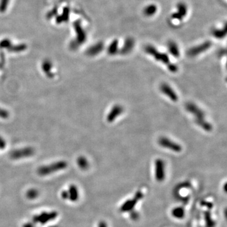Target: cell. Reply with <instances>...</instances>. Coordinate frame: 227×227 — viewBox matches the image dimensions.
<instances>
[{
    "label": "cell",
    "mask_w": 227,
    "mask_h": 227,
    "mask_svg": "<svg viewBox=\"0 0 227 227\" xmlns=\"http://www.w3.org/2000/svg\"><path fill=\"white\" fill-rule=\"evenodd\" d=\"M123 110H124V109L122 106L119 105H114L112 107V109L110 111L108 115H107V121H108V122H113L119 115L121 114L123 112Z\"/></svg>",
    "instance_id": "7"
},
{
    "label": "cell",
    "mask_w": 227,
    "mask_h": 227,
    "mask_svg": "<svg viewBox=\"0 0 227 227\" xmlns=\"http://www.w3.org/2000/svg\"><path fill=\"white\" fill-rule=\"evenodd\" d=\"M69 10L68 8H64L63 13L61 15L58 16L56 18V22L57 23H61L62 22H67L69 19Z\"/></svg>",
    "instance_id": "12"
},
{
    "label": "cell",
    "mask_w": 227,
    "mask_h": 227,
    "mask_svg": "<svg viewBox=\"0 0 227 227\" xmlns=\"http://www.w3.org/2000/svg\"><path fill=\"white\" fill-rule=\"evenodd\" d=\"M167 67L169 71L172 73H175L178 70V66L175 64L173 63H168L167 65Z\"/></svg>",
    "instance_id": "20"
},
{
    "label": "cell",
    "mask_w": 227,
    "mask_h": 227,
    "mask_svg": "<svg viewBox=\"0 0 227 227\" xmlns=\"http://www.w3.org/2000/svg\"><path fill=\"white\" fill-rule=\"evenodd\" d=\"M74 28H75V30L77 35L76 42L81 44L83 43L85 40L86 35L85 31L83 30V28H82L80 22L79 21H76L75 22V23H74Z\"/></svg>",
    "instance_id": "8"
},
{
    "label": "cell",
    "mask_w": 227,
    "mask_h": 227,
    "mask_svg": "<svg viewBox=\"0 0 227 227\" xmlns=\"http://www.w3.org/2000/svg\"><path fill=\"white\" fill-rule=\"evenodd\" d=\"M117 42L115 41L112 44H110V47L109 48V53L110 54H114L117 51Z\"/></svg>",
    "instance_id": "19"
},
{
    "label": "cell",
    "mask_w": 227,
    "mask_h": 227,
    "mask_svg": "<svg viewBox=\"0 0 227 227\" xmlns=\"http://www.w3.org/2000/svg\"><path fill=\"white\" fill-rule=\"evenodd\" d=\"M210 46V43L209 42H206L203 44V45H200L199 47H196L194 48H192L191 49H190L188 52V54L190 56H195L197 55L198 54H199L202 52L204 51L206 49H208Z\"/></svg>",
    "instance_id": "10"
},
{
    "label": "cell",
    "mask_w": 227,
    "mask_h": 227,
    "mask_svg": "<svg viewBox=\"0 0 227 227\" xmlns=\"http://www.w3.org/2000/svg\"><path fill=\"white\" fill-rule=\"evenodd\" d=\"M144 193L142 191H138L136 192L134 196L126 200L120 207V211L122 213H130L133 211L135 206L138 203V202L143 199Z\"/></svg>",
    "instance_id": "1"
},
{
    "label": "cell",
    "mask_w": 227,
    "mask_h": 227,
    "mask_svg": "<svg viewBox=\"0 0 227 227\" xmlns=\"http://www.w3.org/2000/svg\"><path fill=\"white\" fill-rule=\"evenodd\" d=\"M69 191L71 192V199L72 201H76L79 197V192L78 189L75 186H71Z\"/></svg>",
    "instance_id": "15"
},
{
    "label": "cell",
    "mask_w": 227,
    "mask_h": 227,
    "mask_svg": "<svg viewBox=\"0 0 227 227\" xmlns=\"http://www.w3.org/2000/svg\"><path fill=\"white\" fill-rule=\"evenodd\" d=\"M146 52L150 54L153 56L155 58L160 61H162L164 64H168L169 63V57L164 53H160L156 49L152 46H147L146 47Z\"/></svg>",
    "instance_id": "4"
},
{
    "label": "cell",
    "mask_w": 227,
    "mask_h": 227,
    "mask_svg": "<svg viewBox=\"0 0 227 227\" xmlns=\"http://www.w3.org/2000/svg\"><path fill=\"white\" fill-rule=\"evenodd\" d=\"M195 121L198 125L206 131H210L213 129V127L211 124L206 121L204 119H196Z\"/></svg>",
    "instance_id": "11"
},
{
    "label": "cell",
    "mask_w": 227,
    "mask_h": 227,
    "mask_svg": "<svg viewBox=\"0 0 227 227\" xmlns=\"http://www.w3.org/2000/svg\"><path fill=\"white\" fill-rule=\"evenodd\" d=\"M171 214L173 218L177 220L183 219L185 215V209L182 206H175L172 209Z\"/></svg>",
    "instance_id": "9"
},
{
    "label": "cell",
    "mask_w": 227,
    "mask_h": 227,
    "mask_svg": "<svg viewBox=\"0 0 227 227\" xmlns=\"http://www.w3.org/2000/svg\"><path fill=\"white\" fill-rule=\"evenodd\" d=\"M103 48V45L100 43H99L97 45H95L94 46L90 47L87 53L89 55H95L97 54L99 52H100L102 51V49Z\"/></svg>",
    "instance_id": "13"
},
{
    "label": "cell",
    "mask_w": 227,
    "mask_h": 227,
    "mask_svg": "<svg viewBox=\"0 0 227 227\" xmlns=\"http://www.w3.org/2000/svg\"><path fill=\"white\" fill-rule=\"evenodd\" d=\"M10 0H0V13H5L9 5Z\"/></svg>",
    "instance_id": "16"
},
{
    "label": "cell",
    "mask_w": 227,
    "mask_h": 227,
    "mask_svg": "<svg viewBox=\"0 0 227 227\" xmlns=\"http://www.w3.org/2000/svg\"><path fill=\"white\" fill-rule=\"evenodd\" d=\"M155 178L159 182L165 179V164L162 159L158 158L155 162Z\"/></svg>",
    "instance_id": "2"
},
{
    "label": "cell",
    "mask_w": 227,
    "mask_h": 227,
    "mask_svg": "<svg viewBox=\"0 0 227 227\" xmlns=\"http://www.w3.org/2000/svg\"><path fill=\"white\" fill-rule=\"evenodd\" d=\"M168 49L169 51L175 57H178L179 56V51L178 47L177 45L173 42H171L168 45Z\"/></svg>",
    "instance_id": "14"
},
{
    "label": "cell",
    "mask_w": 227,
    "mask_h": 227,
    "mask_svg": "<svg viewBox=\"0 0 227 227\" xmlns=\"http://www.w3.org/2000/svg\"><path fill=\"white\" fill-rule=\"evenodd\" d=\"M158 143L162 147L167 148V149L172 150L175 152H180L182 150L180 144L174 142L167 138H160L158 140Z\"/></svg>",
    "instance_id": "3"
},
{
    "label": "cell",
    "mask_w": 227,
    "mask_h": 227,
    "mask_svg": "<svg viewBox=\"0 0 227 227\" xmlns=\"http://www.w3.org/2000/svg\"><path fill=\"white\" fill-rule=\"evenodd\" d=\"M78 164H79V166L83 169H86L88 167V163L87 160L83 157L80 158V159L78 160Z\"/></svg>",
    "instance_id": "18"
},
{
    "label": "cell",
    "mask_w": 227,
    "mask_h": 227,
    "mask_svg": "<svg viewBox=\"0 0 227 227\" xmlns=\"http://www.w3.org/2000/svg\"><path fill=\"white\" fill-rule=\"evenodd\" d=\"M185 108L188 112L194 115L196 119H204V112L193 103H187L185 105Z\"/></svg>",
    "instance_id": "5"
},
{
    "label": "cell",
    "mask_w": 227,
    "mask_h": 227,
    "mask_svg": "<svg viewBox=\"0 0 227 227\" xmlns=\"http://www.w3.org/2000/svg\"><path fill=\"white\" fill-rule=\"evenodd\" d=\"M133 41H131V40L127 41V44L124 45V47L123 49H122L121 52L122 54L127 53L129 51H130V50L132 49V47H133Z\"/></svg>",
    "instance_id": "17"
},
{
    "label": "cell",
    "mask_w": 227,
    "mask_h": 227,
    "mask_svg": "<svg viewBox=\"0 0 227 227\" xmlns=\"http://www.w3.org/2000/svg\"><path fill=\"white\" fill-rule=\"evenodd\" d=\"M98 227H109L105 221H100L98 225Z\"/></svg>",
    "instance_id": "21"
},
{
    "label": "cell",
    "mask_w": 227,
    "mask_h": 227,
    "mask_svg": "<svg viewBox=\"0 0 227 227\" xmlns=\"http://www.w3.org/2000/svg\"><path fill=\"white\" fill-rule=\"evenodd\" d=\"M160 90L163 93L170 98L172 101L177 102L178 100V96L176 94V93L174 92V90H173L170 86H169L167 83H162L160 85Z\"/></svg>",
    "instance_id": "6"
}]
</instances>
